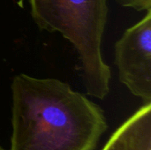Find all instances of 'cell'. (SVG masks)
<instances>
[{"instance_id": "3957f363", "label": "cell", "mask_w": 151, "mask_h": 150, "mask_svg": "<svg viewBox=\"0 0 151 150\" xmlns=\"http://www.w3.org/2000/svg\"><path fill=\"white\" fill-rule=\"evenodd\" d=\"M115 65L120 82L151 103V10L116 42Z\"/></svg>"}, {"instance_id": "8992f818", "label": "cell", "mask_w": 151, "mask_h": 150, "mask_svg": "<svg viewBox=\"0 0 151 150\" xmlns=\"http://www.w3.org/2000/svg\"><path fill=\"white\" fill-rule=\"evenodd\" d=\"M0 150H5V149H2V148L0 147Z\"/></svg>"}, {"instance_id": "5b68a950", "label": "cell", "mask_w": 151, "mask_h": 150, "mask_svg": "<svg viewBox=\"0 0 151 150\" xmlns=\"http://www.w3.org/2000/svg\"><path fill=\"white\" fill-rule=\"evenodd\" d=\"M120 5L139 11L151 10V0H115Z\"/></svg>"}, {"instance_id": "277c9868", "label": "cell", "mask_w": 151, "mask_h": 150, "mask_svg": "<svg viewBox=\"0 0 151 150\" xmlns=\"http://www.w3.org/2000/svg\"><path fill=\"white\" fill-rule=\"evenodd\" d=\"M102 150H151V103H144L124 122Z\"/></svg>"}, {"instance_id": "7a4b0ae2", "label": "cell", "mask_w": 151, "mask_h": 150, "mask_svg": "<svg viewBox=\"0 0 151 150\" xmlns=\"http://www.w3.org/2000/svg\"><path fill=\"white\" fill-rule=\"evenodd\" d=\"M33 20L41 30L58 32L78 52L88 95L104 99L111 72L102 55L108 19L107 0H28Z\"/></svg>"}, {"instance_id": "6da1fadb", "label": "cell", "mask_w": 151, "mask_h": 150, "mask_svg": "<svg viewBox=\"0 0 151 150\" xmlns=\"http://www.w3.org/2000/svg\"><path fill=\"white\" fill-rule=\"evenodd\" d=\"M11 89V150H95L107 129L103 110L64 81L20 73Z\"/></svg>"}]
</instances>
